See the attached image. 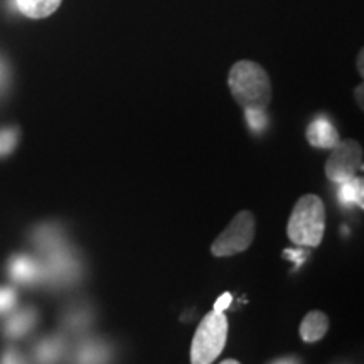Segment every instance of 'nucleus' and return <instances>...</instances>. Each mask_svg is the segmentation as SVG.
<instances>
[{"mask_svg":"<svg viewBox=\"0 0 364 364\" xmlns=\"http://www.w3.org/2000/svg\"><path fill=\"white\" fill-rule=\"evenodd\" d=\"M255 238V216L250 211H241L233 218L211 247L215 257H231L248 250Z\"/></svg>","mask_w":364,"mask_h":364,"instance_id":"5","label":"nucleus"},{"mask_svg":"<svg viewBox=\"0 0 364 364\" xmlns=\"http://www.w3.org/2000/svg\"><path fill=\"white\" fill-rule=\"evenodd\" d=\"M221 364H240L236 359H226V361H223Z\"/></svg>","mask_w":364,"mask_h":364,"instance_id":"27","label":"nucleus"},{"mask_svg":"<svg viewBox=\"0 0 364 364\" xmlns=\"http://www.w3.org/2000/svg\"><path fill=\"white\" fill-rule=\"evenodd\" d=\"M363 169V149L356 140H341L332 149L331 157L326 164V176L331 182H341L358 176V171Z\"/></svg>","mask_w":364,"mask_h":364,"instance_id":"6","label":"nucleus"},{"mask_svg":"<svg viewBox=\"0 0 364 364\" xmlns=\"http://www.w3.org/2000/svg\"><path fill=\"white\" fill-rule=\"evenodd\" d=\"M38 322V312L33 307H22L12 312L4 322V336L9 339H21L29 334Z\"/></svg>","mask_w":364,"mask_h":364,"instance_id":"9","label":"nucleus"},{"mask_svg":"<svg viewBox=\"0 0 364 364\" xmlns=\"http://www.w3.org/2000/svg\"><path fill=\"white\" fill-rule=\"evenodd\" d=\"M63 0H16L17 9L22 16L29 19H44L54 14Z\"/></svg>","mask_w":364,"mask_h":364,"instance_id":"15","label":"nucleus"},{"mask_svg":"<svg viewBox=\"0 0 364 364\" xmlns=\"http://www.w3.org/2000/svg\"><path fill=\"white\" fill-rule=\"evenodd\" d=\"M4 85H6V68H4L2 61H0V90L4 88Z\"/></svg>","mask_w":364,"mask_h":364,"instance_id":"24","label":"nucleus"},{"mask_svg":"<svg viewBox=\"0 0 364 364\" xmlns=\"http://www.w3.org/2000/svg\"><path fill=\"white\" fill-rule=\"evenodd\" d=\"M0 364H29V361H27L19 349L9 348L0 354Z\"/></svg>","mask_w":364,"mask_h":364,"instance_id":"21","label":"nucleus"},{"mask_svg":"<svg viewBox=\"0 0 364 364\" xmlns=\"http://www.w3.org/2000/svg\"><path fill=\"white\" fill-rule=\"evenodd\" d=\"M113 349L103 339L90 338L76 344L71 356V364H110Z\"/></svg>","mask_w":364,"mask_h":364,"instance_id":"7","label":"nucleus"},{"mask_svg":"<svg viewBox=\"0 0 364 364\" xmlns=\"http://www.w3.org/2000/svg\"><path fill=\"white\" fill-rule=\"evenodd\" d=\"M326 231V206L316 194L302 196L290 215L287 235L299 247L314 248L321 245Z\"/></svg>","mask_w":364,"mask_h":364,"instance_id":"2","label":"nucleus"},{"mask_svg":"<svg viewBox=\"0 0 364 364\" xmlns=\"http://www.w3.org/2000/svg\"><path fill=\"white\" fill-rule=\"evenodd\" d=\"M363 51L361 53H359V75H364V70H363Z\"/></svg>","mask_w":364,"mask_h":364,"instance_id":"25","label":"nucleus"},{"mask_svg":"<svg viewBox=\"0 0 364 364\" xmlns=\"http://www.w3.org/2000/svg\"><path fill=\"white\" fill-rule=\"evenodd\" d=\"M91 311L90 307L86 306H73L65 312V317H63V326H65L66 331L75 332H83L86 327L90 326L91 322Z\"/></svg>","mask_w":364,"mask_h":364,"instance_id":"16","label":"nucleus"},{"mask_svg":"<svg viewBox=\"0 0 364 364\" xmlns=\"http://www.w3.org/2000/svg\"><path fill=\"white\" fill-rule=\"evenodd\" d=\"M226 338L228 318L225 312L213 311L206 314L194 334L191 346V363L211 364L225 349Z\"/></svg>","mask_w":364,"mask_h":364,"instance_id":"4","label":"nucleus"},{"mask_svg":"<svg viewBox=\"0 0 364 364\" xmlns=\"http://www.w3.org/2000/svg\"><path fill=\"white\" fill-rule=\"evenodd\" d=\"M272 364H300V361L297 358H282V359H277V361H273Z\"/></svg>","mask_w":364,"mask_h":364,"instance_id":"23","label":"nucleus"},{"mask_svg":"<svg viewBox=\"0 0 364 364\" xmlns=\"http://www.w3.org/2000/svg\"><path fill=\"white\" fill-rule=\"evenodd\" d=\"M245 117H247L250 130L255 132V134H262V132L267 129L268 118H267L265 110H258V108H247V110H245Z\"/></svg>","mask_w":364,"mask_h":364,"instance_id":"18","label":"nucleus"},{"mask_svg":"<svg viewBox=\"0 0 364 364\" xmlns=\"http://www.w3.org/2000/svg\"><path fill=\"white\" fill-rule=\"evenodd\" d=\"M359 95V105L363 107V86H359V88L356 90V97Z\"/></svg>","mask_w":364,"mask_h":364,"instance_id":"26","label":"nucleus"},{"mask_svg":"<svg viewBox=\"0 0 364 364\" xmlns=\"http://www.w3.org/2000/svg\"><path fill=\"white\" fill-rule=\"evenodd\" d=\"M309 255H311V250H306L304 247L285 250L284 252V257L289 258L290 262H294V270H297L300 265H304V262L307 260Z\"/></svg>","mask_w":364,"mask_h":364,"instance_id":"20","label":"nucleus"},{"mask_svg":"<svg viewBox=\"0 0 364 364\" xmlns=\"http://www.w3.org/2000/svg\"><path fill=\"white\" fill-rule=\"evenodd\" d=\"M231 95L235 102L247 108L265 110L272 102V81L267 71L253 61H238L228 76Z\"/></svg>","mask_w":364,"mask_h":364,"instance_id":"1","label":"nucleus"},{"mask_svg":"<svg viewBox=\"0 0 364 364\" xmlns=\"http://www.w3.org/2000/svg\"><path fill=\"white\" fill-rule=\"evenodd\" d=\"M9 277L19 285L41 284V263L31 255H14L7 265Z\"/></svg>","mask_w":364,"mask_h":364,"instance_id":"8","label":"nucleus"},{"mask_svg":"<svg viewBox=\"0 0 364 364\" xmlns=\"http://www.w3.org/2000/svg\"><path fill=\"white\" fill-rule=\"evenodd\" d=\"M338 199L343 208H363L364 204V182L361 177L341 182L338 191Z\"/></svg>","mask_w":364,"mask_h":364,"instance_id":"14","label":"nucleus"},{"mask_svg":"<svg viewBox=\"0 0 364 364\" xmlns=\"http://www.w3.org/2000/svg\"><path fill=\"white\" fill-rule=\"evenodd\" d=\"M31 241H33L36 250L41 253L66 241V235L58 223H43V225L34 228L33 235H31Z\"/></svg>","mask_w":364,"mask_h":364,"instance_id":"12","label":"nucleus"},{"mask_svg":"<svg viewBox=\"0 0 364 364\" xmlns=\"http://www.w3.org/2000/svg\"><path fill=\"white\" fill-rule=\"evenodd\" d=\"M66 354V339L63 336H48L33 349L36 364H58Z\"/></svg>","mask_w":364,"mask_h":364,"instance_id":"11","label":"nucleus"},{"mask_svg":"<svg viewBox=\"0 0 364 364\" xmlns=\"http://www.w3.org/2000/svg\"><path fill=\"white\" fill-rule=\"evenodd\" d=\"M17 306V290L12 287H0V316L11 314Z\"/></svg>","mask_w":364,"mask_h":364,"instance_id":"19","label":"nucleus"},{"mask_svg":"<svg viewBox=\"0 0 364 364\" xmlns=\"http://www.w3.org/2000/svg\"><path fill=\"white\" fill-rule=\"evenodd\" d=\"M39 255L41 284L49 289H68L83 275V262L68 240Z\"/></svg>","mask_w":364,"mask_h":364,"instance_id":"3","label":"nucleus"},{"mask_svg":"<svg viewBox=\"0 0 364 364\" xmlns=\"http://www.w3.org/2000/svg\"><path fill=\"white\" fill-rule=\"evenodd\" d=\"M19 144V132L12 127L0 129V157H6L12 154V150Z\"/></svg>","mask_w":364,"mask_h":364,"instance_id":"17","label":"nucleus"},{"mask_svg":"<svg viewBox=\"0 0 364 364\" xmlns=\"http://www.w3.org/2000/svg\"><path fill=\"white\" fill-rule=\"evenodd\" d=\"M307 140L312 147L317 149H334L341 142L339 132L327 120L326 117H317L309 125Z\"/></svg>","mask_w":364,"mask_h":364,"instance_id":"10","label":"nucleus"},{"mask_svg":"<svg viewBox=\"0 0 364 364\" xmlns=\"http://www.w3.org/2000/svg\"><path fill=\"white\" fill-rule=\"evenodd\" d=\"M329 331V318L324 312L312 311L309 312L306 318L300 324V338L306 343H317L322 339Z\"/></svg>","mask_w":364,"mask_h":364,"instance_id":"13","label":"nucleus"},{"mask_svg":"<svg viewBox=\"0 0 364 364\" xmlns=\"http://www.w3.org/2000/svg\"><path fill=\"white\" fill-rule=\"evenodd\" d=\"M231 294H223L220 299H218V302H216V306H215V311H218V312H225V309L230 306L231 304Z\"/></svg>","mask_w":364,"mask_h":364,"instance_id":"22","label":"nucleus"}]
</instances>
